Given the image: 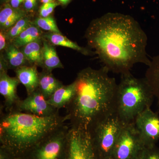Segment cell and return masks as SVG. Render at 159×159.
Listing matches in <instances>:
<instances>
[{
    "label": "cell",
    "instance_id": "29",
    "mask_svg": "<svg viewBox=\"0 0 159 159\" xmlns=\"http://www.w3.org/2000/svg\"><path fill=\"white\" fill-rule=\"evenodd\" d=\"M25 0H10L9 4L11 7L15 9L20 8V6L24 3Z\"/></svg>",
    "mask_w": 159,
    "mask_h": 159
},
{
    "label": "cell",
    "instance_id": "2",
    "mask_svg": "<svg viewBox=\"0 0 159 159\" xmlns=\"http://www.w3.org/2000/svg\"><path fill=\"white\" fill-rule=\"evenodd\" d=\"M103 67L85 68L74 81V93L65 107L70 127L89 131L100 121L115 113L117 84Z\"/></svg>",
    "mask_w": 159,
    "mask_h": 159
},
{
    "label": "cell",
    "instance_id": "10",
    "mask_svg": "<svg viewBox=\"0 0 159 159\" xmlns=\"http://www.w3.org/2000/svg\"><path fill=\"white\" fill-rule=\"evenodd\" d=\"M11 111L22 112L42 117L51 116L59 112V110L48 103L39 89L27 96L25 99H20Z\"/></svg>",
    "mask_w": 159,
    "mask_h": 159
},
{
    "label": "cell",
    "instance_id": "31",
    "mask_svg": "<svg viewBox=\"0 0 159 159\" xmlns=\"http://www.w3.org/2000/svg\"><path fill=\"white\" fill-rule=\"evenodd\" d=\"M40 1L43 4H45V3H48L54 2V0H40Z\"/></svg>",
    "mask_w": 159,
    "mask_h": 159
},
{
    "label": "cell",
    "instance_id": "24",
    "mask_svg": "<svg viewBox=\"0 0 159 159\" xmlns=\"http://www.w3.org/2000/svg\"><path fill=\"white\" fill-rule=\"evenodd\" d=\"M138 159H159V149L152 147H145Z\"/></svg>",
    "mask_w": 159,
    "mask_h": 159
},
{
    "label": "cell",
    "instance_id": "21",
    "mask_svg": "<svg viewBox=\"0 0 159 159\" xmlns=\"http://www.w3.org/2000/svg\"><path fill=\"white\" fill-rule=\"evenodd\" d=\"M43 34V33L41 29L33 23L28 29L12 40L11 43L16 47L20 48L29 43L42 39Z\"/></svg>",
    "mask_w": 159,
    "mask_h": 159
},
{
    "label": "cell",
    "instance_id": "12",
    "mask_svg": "<svg viewBox=\"0 0 159 159\" xmlns=\"http://www.w3.org/2000/svg\"><path fill=\"white\" fill-rule=\"evenodd\" d=\"M15 71L20 83L25 87L27 96L38 89L39 73L38 72L37 66H24Z\"/></svg>",
    "mask_w": 159,
    "mask_h": 159
},
{
    "label": "cell",
    "instance_id": "22",
    "mask_svg": "<svg viewBox=\"0 0 159 159\" xmlns=\"http://www.w3.org/2000/svg\"><path fill=\"white\" fill-rule=\"evenodd\" d=\"M32 23L30 18L27 16L19 20L15 25L6 31V35L8 40L11 42L12 40L28 29Z\"/></svg>",
    "mask_w": 159,
    "mask_h": 159
},
{
    "label": "cell",
    "instance_id": "9",
    "mask_svg": "<svg viewBox=\"0 0 159 159\" xmlns=\"http://www.w3.org/2000/svg\"><path fill=\"white\" fill-rule=\"evenodd\" d=\"M134 125L145 147L155 146L159 139L158 115L148 107L137 116Z\"/></svg>",
    "mask_w": 159,
    "mask_h": 159
},
{
    "label": "cell",
    "instance_id": "27",
    "mask_svg": "<svg viewBox=\"0 0 159 159\" xmlns=\"http://www.w3.org/2000/svg\"><path fill=\"white\" fill-rule=\"evenodd\" d=\"M8 39L6 36V32L1 30L0 32V51H1L5 50L8 44L7 41Z\"/></svg>",
    "mask_w": 159,
    "mask_h": 159
},
{
    "label": "cell",
    "instance_id": "33",
    "mask_svg": "<svg viewBox=\"0 0 159 159\" xmlns=\"http://www.w3.org/2000/svg\"><path fill=\"white\" fill-rule=\"evenodd\" d=\"M106 159H114L112 157H110L107 158Z\"/></svg>",
    "mask_w": 159,
    "mask_h": 159
},
{
    "label": "cell",
    "instance_id": "4",
    "mask_svg": "<svg viewBox=\"0 0 159 159\" xmlns=\"http://www.w3.org/2000/svg\"><path fill=\"white\" fill-rule=\"evenodd\" d=\"M154 98L145 78H136L131 72L121 75L115 113L124 124L134 123L139 114L151 107Z\"/></svg>",
    "mask_w": 159,
    "mask_h": 159
},
{
    "label": "cell",
    "instance_id": "23",
    "mask_svg": "<svg viewBox=\"0 0 159 159\" xmlns=\"http://www.w3.org/2000/svg\"><path fill=\"white\" fill-rule=\"evenodd\" d=\"M34 23L41 29L52 33L61 34L56 21L51 16L47 17H37L34 20Z\"/></svg>",
    "mask_w": 159,
    "mask_h": 159
},
{
    "label": "cell",
    "instance_id": "17",
    "mask_svg": "<svg viewBox=\"0 0 159 159\" xmlns=\"http://www.w3.org/2000/svg\"><path fill=\"white\" fill-rule=\"evenodd\" d=\"M63 85L62 82L55 78L52 72L43 70L39 73L38 89L47 100Z\"/></svg>",
    "mask_w": 159,
    "mask_h": 159
},
{
    "label": "cell",
    "instance_id": "1",
    "mask_svg": "<svg viewBox=\"0 0 159 159\" xmlns=\"http://www.w3.org/2000/svg\"><path fill=\"white\" fill-rule=\"evenodd\" d=\"M84 38L89 48L109 72L123 75L137 63L148 66V38L139 22L128 15L108 12L93 20Z\"/></svg>",
    "mask_w": 159,
    "mask_h": 159
},
{
    "label": "cell",
    "instance_id": "14",
    "mask_svg": "<svg viewBox=\"0 0 159 159\" xmlns=\"http://www.w3.org/2000/svg\"><path fill=\"white\" fill-rule=\"evenodd\" d=\"M43 37L54 46H61L78 51L83 55L92 56L95 55L93 51L87 48H83L77 43L72 41L62 34L48 32L43 33Z\"/></svg>",
    "mask_w": 159,
    "mask_h": 159
},
{
    "label": "cell",
    "instance_id": "13",
    "mask_svg": "<svg viewBox=\"0 0 159 159\" xmlns=\"http://www.w3.org/2000/svg\"><path fill=\"white\" fill-rule=\"evenodd\" d=\"M27 16L26 11L18 8L15 9L6 3L0 11L1 30L6 32L19 20Z\"/></svg>",
    "mask_w": 159,
    "mask_h": 159
},
{
    "label": "cell",
    "instance_id": "5",
    "mask_svg": "<svg viewBox=\"0 0 159 159\" xmlns=\"http://www.w3.org/2000/svg\"><path fill=\"white\" fill-rule=\"evenodd\" d=\"M124 124L116 113L97 123L89 131L98 158L111 157Z\"/></svg>",
    "mask_w": 159,
    "mask_h": 159
},
{
    "label": "cell",
    "instance_id": "18",
    "mask_svg": "<svg viewBox=\"0 0 159 159\" xmlns=\"http://www.w3.org/2000/svg\"><path fill=\"white\" fill-rule=\"evenodd\" d=\"M42 39L29 43L20 48L30 66L42 67Z\"/></svg>",
    "mask_w": 159,
    "mask_h": 159
},
{
    "label": "cell",
    "instance_id": "20",
    "mask_svg": "<svg viewBox=\"0 0 159 159\" xmlns=\"http://www.w3.org/2000/svg\"><path fill=\"white\" fill-rule=\"evenodd\" d=\"M4 51L5 54H2L8 63L9 69L15 70L20 67L27 66L26 63L28 62L23 52L12 43H8Z\"/></svg>",
    "mask_w": 159,
    "mask_h": 159
},
{
    "label": "cell",
    "instance_id": "7",
    "mask_svg": "<svg viewBox=\"0 0 159 159\" xmlns=\"http://www.w3.org/2000/svg\"><path fill=\"white\" fill-rule=\"evenodd\" d=\"M145 147L134 123L124 124L111 157L114 159H138Z\"/></svg>",
    "mask_w": 159,
    "mask_h": 159
},
{
    "label": "cell",
    "instance_id": "16",
    "mask_svg": "<svg viewBox=\"0 0 159 159\" xmlns=\"http://www.w3.org/2000/svg\"><path fill=\"white\" fill-rule=\"evenodd\" d=\"M74 82L67 85H63L58 89L48 100V103L54 108L59 110L65 108L74 97Z\"/></svg>",
    "mask_w": 159,
    "mask_h": 159
},
{
    "label": "cell",
    "instance_id": "32",
    "mask_svg": "<svg viewBox=\"0 0 159 159\" xmlns=\"http://www.w3.org/2000/svg\"><path fill=\"white\" fill-rule=\"evenodd\" d=\"M1 2H2L6 3L8 2H9L10 0H1Z\"/></svg>",
    "mask_w": 159,
    "mask_h": 159
},
{
    "label": "cell",
    "instance_id": "11",
    "mask_svg": "<svg viewBox=\"0 0 159 159\" xmlns=\"http://www.w3.org/2000/svg\"><path fill=\"white\" fill-rule=\"evenodd\" d=\"M20 83L17 77H11L7 73L0 75V93L4 98L2 108L5 111H11L20 100L17 94Z\"/></svg>",
    "mask_w": 159,
    "mask_h": 159
},
{
    "label": "cell",
    "instance_id": "19",
    "mask_svg": "<svg viewBox=\"0 0 159 159\" xmlns=\"http://www.w3.org/2000/svg\"><path fill=\"white\" fill-rule=\"evenodd\" d=\"M148 67L145 78L159 105V54L152 58Z\"/></svg>",
    "mask_w": 159,
    "mask_h": 159
},
{
    "label": "cell",
    "instance_id": "28",
    "mask_svg": "<svg viewBox=\"0 0 159 159\" xmlns=\"http://www.w3.org/2000/svg\"><path fill=\"white\" fill-rule=\"evenodd\" d=\"M9 69L8 63L4 58L3 54L1 53L0 57V75L7 73V71Z\"/></svg>",
    "mask_w": 159,
    "mask_h": 159
},
{
    "label": "cell",
    "instance_id": "26",
    "mask_svg": "<svg viewBox=\"0 0 159 159\" xmlns=\"http://www.w3.org/2000/svg\"><path fill=\"white\" fill-rule=\"evenodd\" d=\"M37 0H25L24 3V9L26 11H33L37 6Z\"/></svg>",
    "mask_w": 159,
    "mask_h": 159
},
{
    "label": "cell",
    "instance_id": "30",
    "mask_svg": "<svg viewBox=\"0 0 159 159\" xmlns=\"http://www.w3.org/2000/svg\"><path fill=\"white\" fill-rule=\"evenodd\" d=\"M59 3L63 5H66L70 2L71 0H57Z\"/></svg>",
    "mask_w": 159,
    "mask_h": 159
},
{
    "label": "cell",
    "instance_id": "25",
    "mask_svg": "<svg viewBox=\"0 0 159 159\" xmlns=\"http://www.w3.org/2000/svg\"><path fill=\"white\" fill-rule=\"evenodd\" d=\"M59 5L56 2L45 3L40 7L39 15L41 17H47L51 16L54 11V9Z\"/></svg>",
    "mask_w": 159,
    "mask_h": 159
},
{
    "label": "cell",
    "instance_id": "8",
    "mask_svg": "<svg viewBox=\"0 0 159 159\" xmlns=\"http://www.w3.org/2000/svg\"><path fill=\"white\" fill-rule=\"evenodd\" d=\"M97 159L89 131L70 126L65 159Z\"/></svg>",
    "mask_w": 159,
    "mask_h": 159
},
{
    "label": "cell",
    "instance_id": "3",
    "mask_svg": "<svg viewBox=\"0 0 159 159\" xmlns=\"http://www.w3.org/2000/svg\"><path fill=\"white\" fill-rule=\"evenodd\" d=\"M0 141L16 159L23 158L35 145L65 124L66 116L59 112L42 117L17 111L1 109Z\"/></svg>",
    "mask_w": 159,
    "mask_h": 159
},
{
    "label": "cell",
    "instance_id": "15",
    "mask_svg": "<svg viewBox=\"0 0 159 159\" xmlns=\"http://www.w3.org/2000/svg\"><path fill=\"white\" fill-rule=\"evenodd\" d=\"M42 41L43 70L52 72L55 69L63 68L54 46L43 37Z\"/></svg>",
    "mask_w": 159,
    "mask_h": 159
},
{
    "label": "cell",
    "instance_id": "6",
    "mask_svg": "<svg viewBox=\"0 0 159 159\" xmlns=\"http://www.w3.org/2000/svg\"><path fill=\"white\" fill-rule=\"evenodd\" d=\"M70 127L66 124L39 142L24 159H65Z\"/></svg>",
    "mask_w": 159,
    "mask_h": 159
}]
</instances>
